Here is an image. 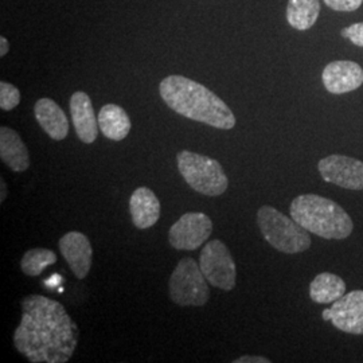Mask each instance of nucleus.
Instances as JSON below:
<instances>
[{
    "label": "nucleus",
    "mask_w": 363,
    "mask_h": 363,
    "mask_svg": "<svg viewBox=\"0 0 363 363\" xmlns=\"http://www.w3.org/2000/svg\"><path fill=\"white\" fill-rule=\"evenodd\" d=\"M22 319L13 333V345L31 363H66L77 347V325L65 307L42 295L22 300Z\"/></svg>",
    "instance_id": "obj_1"
},
{
    "label": "nucleus",
    "mask_w": 363,
    "mask_h": 363,
    "mask_svg": "<svg viewBox=\"0 0 363 363\" xmlns=\"http://www.w3.org/2000/svg\"><path fill=\"white\" fill-rule=\"evenodd\" d=\"M159 91L172 111L190 120L218 130H232L235 117L232 109L206 86L183 76L164 78Z\"/></svg>",
    "instance_id": "obj_2"
},
{
    "label": "nucleus",
    "mask_w": 363,
    "mask_h": 363,
    "mask_svg": "<svg viewBox=\"0 0 363 363\" xmlns=\"http://www.w3.org/2000/svg\"><path fill=\"white\" fill-rule=\"evenodd\" d=\"M289 211L304 229L325 240H345L352 233L354 223L347 211L325 196L298 195L292 201Z\"/></svg>",
    "instance_id": "obj_3"
},
{
    "label": "nucleus",
    "mask_w": 363,
    "mask_h": 363,
    "mask_svg": "<svg viewBox=\"0 0 363 363\" xmlns=\"http://www.w3.org/2000/svg\"><path fill=\"white\" fill-rule=\"evenodd\" d=\"M257 223L264 238L279 252L295 255L311 247L310 232L272 206L259 208Z\"/></svg>",
    "instance_id": "obj_4"
},
{
    "label": "nucleus",
    "mask_w": 363,
    "mask_h": 363,
    "mask_svg": "<svg viewBox=\"0 0 363 363\" xmlns=\"http://www.w3.org/2000/svg\"><path fill=\"white\" fill-rule=\"evenodd\" d=\"M177 162L182 177L196 193L220 196L228 190L229 179L218 160L191 151H181Z\"/></svg>",
    "instance_id": "obj_5"
},
{
    "label": "nucleus",
    "mask_w": 363,
    "mask_h": 363,
    "mask_svg": "<svg viewBox=\"0 0 363 363\" xmlns=\"http://www.w3.org/2000/svg\"><path fill=\"white\" fill-rule=\"evenodd\" d=\"M208 283L194 259H182L169 277V298L182 307H203L210 298Z\"/></svg>",
    "instance_id": "obj_6"
},
{
    "label": "nucleus",
    "mask_w": 363,
    "mask_h": 363,
    "mask_svg": "<svg viewBox=\"0 0 363 363\" xmlns=\"http://www.w3.org/2000/svg\"><path fill=\"white\" fill-rule=\"evenodd\" d=\"M199 267L210 286L222 291H233L235 286V264L230 250L220 241L213 240L201 252Z\"/></svg>",
    "instance_id": "obj_7"
},
{
    "label": "nucleus",
    "mask_w": 363,
    "mask_h": 363,
    "mask_svg": "<svg viewBox=\"0 0 363 363\" xmlns=\"http://www.w3.org/2000/svg\"><path fill=\"white\" fill-rule=\"evenodd\" d=\"M213 232V222L203 213H186L169 232L171 247L178 250H196Z\"/></svg>",
    "instance_id": "obj_8"
},
{
    "label": "nucleus",
    "mask_w": 363,
    "mask_h": 363,
    "mask_svg": "<svg viewBox=\"0 0 363 363\" xmlns=\"http://www.w3.org/2000/svg\"><path fill=\"white\" fill-rule=\"evenodd\" d=\"M325 182L349 190H363V162L350 156L330 155L318 163Z\"/></svg>",
    "instance_id": "obj_9"
},
{
    "label": "nucleus",
    "mask_w": 363,
    "mask_h": 363,
    "mask_svg": "<svg viewBox=\"0 0 363 363\" xmlns=\"http://www.w3.org/2000/svg\"><path fill=\"white\" fill-rule=\"evenodd\" d=\"M327 311L337 330L352 335H363L362 289L345 294L334 301L333 307L327 308Z\"/></svg>",
    "instance_id": "obj_10"
},
{
    "label": "nucleus",
    "mask_w": 363,
    "mask_h": 363,
    "mask_svg": "<svg viewBox=\"0 0 363 363\" xmlns=\"http://www.w3.org/2000/svg\"><path fill=\"white\" fill-rule=\"evenodd\" d=\"M58 247L72 272L79 280L85 279L91 271L93 257V250L88 237L79 232H69L60 240Z\"/></svg>",
    "instance_id": "obj_11"
},
{
    "label": "nucleus",
    "mask_w": 363,
    "mask_h": 363,
    "mask_svg": "<svg viewBox=\"0 0 363 363\" xmlns=\"http://www.w3.org/2000/svg\"><path fill=\"white\" fill-rule=\"evenodd\" d=\"M322 79L330 93H349L362 86L363 69L352 61H334L325 66Z\"/></svg>",
    "instance_id": "obj_12"
},
{
    "label": "nucleus",
    "mask_w": 363,
    "mask_h": 363,
    "mask_svg": "<svg viewBox=\"0 0 363 363\" xmlns=\"http://www.w3.org/2000/svg\"><path fill=\"white\" fill-rule=\"evenodd\" d=\"M70 115L78 139L85 144L96 142L99 136V118H96L91 97L85 91H76L70 97Z\"/></svg>",
    "instance_id": "obj_13"
},
{
    "label": "nucleus",
    "mask_w": 363,
    "mask_h": 363,
    "mask_svg": "<svg viewBox=\"0 0 363 363\" xmlns=\"http://www.w3.org/2000/svg\"><path fill=\"white\" fill-rule=\"evenodd\" d=\"M132 222L138 229H150L160 217V203L155 193L148 187H139L130 199Z\"/></svg>",
    "instance_id": "obj_14"
},
{
    "label": "nucleus",
    "mask_w": 363,
    "mask_h": 363,
    "mask_svg": "<svg viewBox=\"0 0 363 363\" xmlns=\"http://www.w3.org/2000/svg\"><path fill=\"white\" fill-rule=\"evenodd\" d=\"M35 118L42 130L54 140H64L69 132L65 112L52 99H40L34 106Z\"/></svg>",
    "instance_id": "obj_15"
},
{
    "label": "nucleus",
    "mask_w": 363,
    "mask_h": 363,
    "mask_svg": "<svg viewBox=\"0 0 363 363\" xmlns=\"http://www.w3.org/2000/svg\"><path fill=\"white\" fill-rule=\"evenodd\" d=\"M0 157L13 172H23L30 167L26 145L21 136L9 127L0 128Z\"/></svg>",
    "instance_id": "obj_16"
},
{
    "label": "nucleus",
    "mask_w": 363,
    "mask_h": 363,
    "mask_svg": "<svg viewBox=\"0 0 363 363\" xmlns=\"http://www.w3.org/2000/svg\"><path fill=\"white\" fill-rule=\"evenodd\" d=\"M99 127L105 138L121 142L130 130V120L127 112L116 104H106L100 109Z\"/></svg>",
    "instance_id": "obj_17"
},
{
    "label": "nucleus",
    "mask_w": 363,
    "mask_h": 363,
    "mask_svg": "<svg viewBox=\"0 0 363 363\" xmlns=\"http://www.w3.org/2000/svg\"><path fill=\"white\" fill-rule=\"evenodd\" d=\"M346 294V283L334 273L318 274L310 286V298L318 304L334 303Z\"/></svg>",
    "instance_id": "obj_18"
},
{
    "label": "nucleus",
    "mask_w": 363,
    "mask_h": 363,
    "mask_svg": "<svg viewBox=\"0 0 363 363\" xmlns=\"http://www.w3.org/2000/svg\"><path fill=\"white\" fill-rule=\"evenodd\" d=\"M319 13V0H289L286 7L288 23L300 31L311 28L316 23Z\"/></svg>",
    "instance_id": "obj_19"
},
{
    "label": "nucleus",
    "mask_w": 363,
    "mask_h": 363,
    "mask_svg": "<svg viewBox=\"0 0 363 363\" xmlns=\"http://www.w3.org/2000/svg\"><path fill=\"white\" fill-rule=\"evenodd\" d=\"M57 262V255L49 249H31L27 250L21 261V269L27 276H38L48 267Z\"/></svg>",
    "instance_id": "obj_20"
},
{
    "label": "nucleus",
    "mask_w": 363,
    "mask_h": 363,
    "mask_svg": "<svg viewBox=\"0 0 363 363\" xmlns=\"http://www.w3.org/2000/svg\"><path fill=\"white\" fill-rule=\"evenodd\" d=\"M21 103V93L13 84L0 82V108L3 111H13Z\"/></svg>",
    "instance_id": "obj_21"
},
{
    "label": "nucleus",
    "mask_w": 363,
    "mask_h": 363,
    "mask_svg": "<svg viewBox=\"0 0 363 363\" xmlns=\"http://www.w3.org/2000/svg\"><path fill=\"white\" fill-rule=\"evenodd\" d=\"M325 4L335 11H355L362 6L363 0H325Z\"/></svg>",
    "instance_id": "obj_22"
},
{
    "label": "nucleus",
    "mask_w": 363,
    "mask_h": 363,
    "mask_svg": "<svg viewBox=\"0 0 363 363\" xmlns=\"http://www.w3.org/2000/svg\"><path fill=\"white\" fill-rule=\"evenodd\" d=\"M340 34H342V37L350 39L351 43L363 48V22L342 28Z\"/></svg>",
    "instance_id": "obj_23"
},
{
    "label": "nucleus",
    "mask_w": 363,
    "mask_h": 363,
    "mask_svg": "<svg viewBox=\"0 0 363 363\" xmlns=\"http://www.w3.org/2000/svg\"><path fill=\"white\" fill-rule=\"evenodd\" d=\"M234 363H271V361L265 357H252V355H244L238 359H234Z\"/></svg>",
    "instance_id": "obj_24"
},
{
    "label": "nucleus",
    "mask_w": 363,
    "mask_h": 363,
    "mask_svg": "<svg viewBox=\"0 0 363 363\" xmlns=\"http://www.w3.org/2000/svg\"><path fill=\"white\" fill-rule=\"evenodd\" d=\"M9 40L4 38V37H0V57H4L7 52H9Z\"/></svg>",
    "instance_id": "obj_25"
},
{
    "label": "nucleus",
    "mask_w": 363,
    "mask_h": 363,
    "mask_svg": "<svg viewBox=\"0 0 363 363\" xmlns=\"http://www.w3.org/2000/svg\"><path fill=\"white\" fill-rule=\"evenodd\" d=\"M61 280H62V277L60 274H52L50 279L46 280V284H48V286H52H52H58L61 283Z\"/></svg>",
    "instance_id": "obj_26"
},
{
    "label": "nucleus",
    "mask_w": 363,
    "mask_h": 363,
    "mask_svg": "<svg viewBox=\"0 0 363 363\" xmlns=\"http://www.w3.org/2000/svg\"><path fill=\"white\" fill-rule=\"evenodd\" d=\"M0 183H1V194H0V202H3V201H4V198H6V195H7V187H6V183H4V179H3V178L0 179Z\"/></svg>",
    "instance_id": "obj_27"
}]
</instances>
